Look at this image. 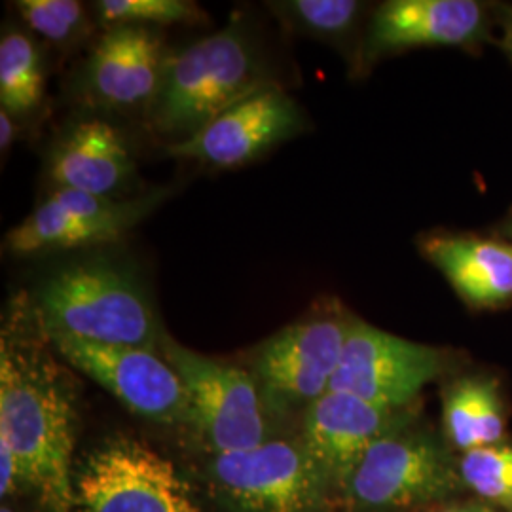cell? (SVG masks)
I'll list each match as a JSON object with an SVG mask.
<instances>
[{"label":"cell","instance_id":"22","mask_svg":"<svg viewBox=\"0 0 512 512\" xmlns=\"http://www.w3.org/2000/svg\"><path fill=\"white\" fill-rule=\"evenodd\" d=\"M95 14L107 27L120 25H175L202 21V10L186 0H101L95 2Z\"/></svg>","mask_w":512,"mask_h":512},{"label":"cell","instance_id":"17","mask_svg":"<svg viewBox=\"0 0 512 512\" xmlns=\"http://www.w3.org/2000/svg\"><path fill=\"white\" fill-rule=\"evenodd\" d=\"M131 228L120 222L86 219L65 211L48 198L6 234L12 255L29 256L109 243Z\"/></svg>","mask_w":512,"mask_h":512},{"label":"cell","instance_id":"5","mask_svg":"<svg viewBox=\"0 0 512 512\" xmlns=\"http://www.w3.org/2000/svg\"><path fill=\"white\" fill-rule=\"evenodd\" d=\"M160 348L183 382L190 421L217 454L243 452L266 442L258 389L245 370L183 348L167 336Z\"/></svg>","mask_w":512,"mask_h":512},{"label":"cell","instance_id":"9","mask_svg":"<svg viewBox=\"0 0 512 512\" xmlns=\"http://www.w3.org/2000/svg\"><path fill=\"white\" fill-rule=\"evenodd\" d=\"M494 6L478 0H387L366 25L357 73L385 55L421 46H454L478 54L492 38Z\"/></svg>","mask_w":512,"mask_h":512},{"label":"cell","instance_id":"10","mask_svg":"<svg viewBox=\"0 0 512 512\" xmlns=\"http://www.w3.org/2000/svg\"><path fill=\"white\" fill-rule=\"evenodd\" d=\"M351 319L338 302L279 330L256 353L255 372L275 399L317 401L330 389L342 361Z\"/></svg>","mask_w":512,"mask_h":512},{"label":"cell","instance_id":"13","mask_svg":"<svg viewBox=\"0 0 512 512\" xmlns=\"http://www.w3.org/2000/svg\"><path fill=\"white\" fill-rule=\"evenodd\" d=\"M393 416L395 410L329 389L306 408L302 448L327 480L349 486L368 450L389 435Z\"/></svg>","mask_w":512,"mask_h":512},{"label":"cell","instance_id":"18","mask_svg":"<svg viewBox=\"0 0 512 512\" xmlns=\"http://www.w3.org/2000/svg\"><path fill=\"white\" fill-rule=\"evenodd\" d=\"M442 420L452 444L471 452L499 444L505 433L503 403L494 380L463 378L444 393Z\"/></svg>","mask_w":512,"mask_h":512},{"label":"cell","instance_id":"27","mask_svg":"<svg viewBox=\"0 0 512 512\" xmlns=\"http://www.w3.org/2000/svg\"><path fill=\"white\" fill-rule=\"evenodd\" d=\"M440 512H494L484 505H461V507H452V509H444Z\"/></svg>","mask_w":512,"mask_h":512},{"label":"cell","instance_id":"16","mask_svg":"<svg viewBox=\"0 0 512 512\" xmlns=\"http://www.w3.org/2000/svg\"><path fill=\"white\" fill-rule=\"evenodd\" d=\"M133 177L135 164L126 139L101 118L78 122L50 158V179L61 190L114 198Z\"/></svg>","mask_w":512,"mask_h":512},{"label":"cell","instance_id":"24","mask_svg":"<svg viewBox=\"0 0 512 512\" xmlns=\"http://www.w3.org/2000/svg\"><path fill=\"white\" fill-rule=\"evenodd\" d=\"M18 480H21L18 456L8 440L0 439V494L2 497L14 492Z\"/></svg>","mask_w":512,"mask_h":512},{"label":"cell","instance_id":"11","mask_svg":"<svg viewBox=\"0 0 512 512\" xmlns=\"http://www.w3.org/2000/svg\"><path fill=\"white\" fill-rule=\"evenodd\" d=\"M306 128L308 120L300 105L270 82L224 110L190 139L169 143L167 154L213 167H238Z\"/></svg>","mask_w":512,"mask_h":512},{"label":"cell","instance_id":"28","mask_svg":"<svg viewBox=\"0 0 512 512\" xmlns=\"http://www.w3.org/2000/svg\"><path fill=\"white\" fill-rule=\"evenodd\" d=\"M501 232H503V236H505V239H509V241H512V213L511 217H509V219L503 222V226H501Z\"/></svg>","mask_w":512,"mask_h":512},{"label":"cell","instance_id":"26","mask_svg":"<svg viewBox=\"0 0 512 512\" xmlns=\"http://www.w3.org/2000/svg\"><path fill=\"white\" fill-rule=\"evenodd\" d=\"M16 122H14V116L6 110H0V148H2V154H6V150H10V147L14 145V139H16Z\"/></svg>","mask_w":512,"mask_h":512},{"label":"cell","instance_id":"6","mask_svg":"<svg viewBox=\"0 0 512 512\" xmlns=\"http://www.w3.org/2000/svg\"><path fill=\"white\" fill-rule=\"evenodd\" d=\"M44 334L69 365L105 387L137 416L158 423L190 420L183 382L156 351L103 346L59 332Z\"/></svg>","mask_w":512,"mask_h":512},{"label":"cell","instance_id":"19","mask_svg":"<svg viewBox=\"0 0 512 512\" xmlns=\"http://www.w3.org/2000/svg\"><path fill=\"white\" fill-rule=\"evenodd\" d=\"M270 10L279 21L296 33L323 40L353 57V69L359 65V44L355 37L365 16V4L357 0H283L270 2Z\"/></svg>","mask_w":512,"mask_h":512},{"label":"cell","instance_id":"25","mask_svg":"<svg viewBox=\"0 0 512 512\" xmlns=\"http://www.w3.org/2000/svg\"><path fill=\"white\" fill-rule=\"evenodd\" d=\"M497 12V21L501 27V40L499 46L505 50V54L509 55L512 61V6L495 10Z\"/></svg>","mask_w":512,"mask_h":512},{"label":"cell","instance_id":"12","mask_svg":"<svg viewBox=\"0 0 512 512\" xmlns=\"http://www.w3.org/2000/svg\"><path fill=\"white\" fill-rule=\"evenodd\" d=\"M456 480L435 442L387 435L368 450L348 488L361 505L393 509L442 497L456 488Z\"/></svg>","mask_w":512,"mask_h":512},{"label":"cell","instance_id":"15","mask_svg":"<svg viewBox=\"0 0 512 512\" xmlns=\"http://www.w3.org/2000/svg\"><path fill=\"white\" fill-rule=\"evenodd\" d=\"M425 256L473 310L512 304V241L471 234H431L420 239Z\"/></svg>","mask_w":512,"mask_h":512},{"label":"cell","instance_id":"20","mask_svg":"<svg viewBox=\"0 0 512 512\" xmlns=\"http://www.w3.org/2000/svg\"><path fill=\"white\" fill-rule=\"evenodd\" d=\"M46 86L42 54L33 38L8 31L0 40V105L12 116L40 105Z\"/></svg>","mask_w":512,"mask_h":512},{"label":"cell","instance_id":"29","mask_svg":"<svg viewBox=\"0 0 512 512\" xmlns=\"http://www.w3.org/2000/svg\"><path fill=\"white\" fill-rule=\"evenodd\" d=\"M0 512H14L12 509H8V507H2V511Z\"/></svg>","mask_w":512,"mask_h":512},{"label":"cell","instance_id":"7","mask_svg":"<svg viewBox=\"0 0 512 512\" xmlns=\"http://www.w3.org/2000/svg\"><path fill=\"white\" fill-rule=\"evenodd\" d=\"M444 363L440 349L404 340L353 317L330 389L397 410L437 380Z\"/></svg>","mask_w":512,"mask_h":512},{"label":"cell","instance_id":"3","mask_svg":"<svg viewBox=\"0 0 512 512\" xmlns=\"http://www.w3.org/2000/svg\"><path fill=\"white\" fill-rule=\"evenodd\" d=\"M44 332L129 348H160V332L147 289L126 264L95 256L48 275L37 291Z\"/></svg>","mask_w":512,"mask_h":512},{"label":"cell","instance_id":"21","mask_svg":"<svg viewBox=\"0 0 512 512\" xmlns=\"http://www.w3.org/2000/svg\"><path fill=\"white\" fill-rule=\"evenodd\" d=\"M459 478L480 497L512 509V446H482L459 461Z\"/></svg>","mask_w":512,"mask_h":512},{"label":"cell","instance_id":"23","mask_svg":"<svg viewBox=\"0 0 512 512\" xmlns=\"http://www.w3.org/2000/svg\"><path fill=\"white\" fill-rule=\"evenodd\" d=\"M16 6L33 33L57 46H73L90 27L86 6L76 0H19Z\"/></svg>","mask_w":512,"mask_h":512},{"label":"cell","instance_id":"8","mask_svg":"<svg viewBox=\"0 0 512 512\" xmlns=\"http://www.w3.org/2000/svg\"><path fill=\"white\" fill-rule=\"evenodd\" d=\"M213 478L220 492L243 512H313L327 484V476L306 450L285 440L217 454Z\"/></svg>","mask_w":512,"mask_h":512},{"label":"cell","instance_id":"4","mask_svg":"<svg viewBox=\"0 0 512 512\" xmlns=\"http://www.w3.org/2000/svg\"><path fill=\"white\" fill-rule=\"evenodd\" d=\"M74 512H200L173 461L137 440H110L74 480Z\"/></svg>","mask_w":512,"mask_h":512},{"label":"cell","instance_id":"1","mask_svg":"<svg viewBox=\"0 0 512 512\" xmlns=\"http://www.w3.org/2000/svg\"><path fill=\"white\" fill-rule=\"evenodd\" d=\"M76 408L52 357L29 338L2 336L0 439L14 448L21 480L37 490L50 512L74 509L71 476Z\"/></svg>","mask_w":512,"mask_h":512},{"label":"cell","instance_id":"2","mask_svg":"<svg viewBox=\"0 0 512 512\" xmlns=\"http://www.w3.org/2000/svg\"><path fill=\"white\" fill-rule=\"evenodd\" d=\"M268 84L245 21L232 19L217 33L165 57L158 92L147 109L150 128L173 143L186 141Z\"/></svg>","mask_w":512,"mask_h":512},{"label":"cell","instance_id":"14","mask_svg":"<svg viewBox=\"0 0 512 512\" xmlns=\"http://www.w3.org/2000/svg\"><path fill=\"white\" fill-rule=\"evenodd\" d=\"M165 57L164 42L156 29L110 27L86 65V88L105 107L148 109L162 80Z\"/></svg>","mask_w":512,"mask_h":512}]
</instances>
